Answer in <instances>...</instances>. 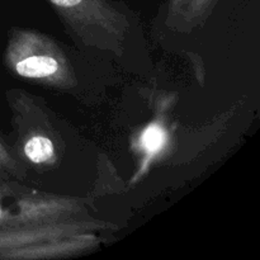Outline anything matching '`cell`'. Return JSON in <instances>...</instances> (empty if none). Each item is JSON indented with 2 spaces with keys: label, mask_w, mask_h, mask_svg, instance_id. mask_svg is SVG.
<instances>
[{
  "label": "cell",
  "mask_w": 260,
  "mask_h": 260,
  "mask_svg": "<svg viewBox=\"0 0 260 260\" xmlns=\"http://www.w3.org/2000/svg\"><path fill=\"white\" fill-rule=\"evenodd\" d=\"M3 61L8 71L22 80L62 91L78 86V76L66 51L55 38L40 30L12 28Z\"/></svg>",
  "instance_id": "obj_1"
},
{
  "label": "cell",
  "mask_w": 260,
  "mask_h": 260,
  "mask_svg": "<svg viewBox=\"0 0 260 260\" xmlns=\"http://www.w3.org/2000/svg\"><path fill=\"white\" fill-rule=\"evenodd\" d=\"M74 42L122 56L131 32L126 5L113 0H48Z\"/></svg>",
  "instance_id": "obj_2"
},
{
  "label": "cell",
  "mask_w": 260,
  "mask_h": 260,
  "mask_svg": "<svg viewBox=\"0 0 260 260\" xmlns=\"http://www.w3.org/2000/svg\"><path fill=\"white\" fill-rule=\"evenodd\" d=\"M7 101L15 134L12 150L17 159L25 169L38 173L57 168L63 157L65 142L47 108L36 96L17 89L7 91Z\"/></svg>",
  "instance_id": "obj_3"
},
{
  "label": "cell",
  "mask_w": 260,
  "mask_h": 260,
  "mask_svg": "<svg viewBox=\"0 0 260 260\" xmlns=\"http://www.w3.org/2000/svg\"><path fill=\"white\" fill-rule=\"evenodd\" d=\"M42 220V201L37 190L19 189L12 183H0V230L37 226Z\"/></svg>",
  "instance_id": "obj_4"
},
{
  "label": "cell",
  "mask_w": 260,
  "mask_h": 260,
  "mask_svg": "<svg viewBox=\"0 0 260 260\" xmlns=\"http://www.w3.org/2000/svg\"><path fill=\"white\" fill-rule=\"evenodd\" d=\"M102 239L94 233L75 234L65 238L42 241L35 245L7 251L0 255V260H40L62 259L80 255L101 245Z\"/></svg>",
  "instance_id": "obj_5"
},
{
  "label": "cell",
  "mask_w": 260,
  "mask_h": 260,
  "mask_svg": "<svg viewBox=\"0 0 260 260\" xmlns=\"http://www.w3.org/2000/svg\"><path fill=\"white\" fill-rule=\"evenodd\" d=\"M170 131L168 119L161 108H156V116L149 124L137 132L134 139L132 149L139 159L136 174L132 178V183H136L144 177L152 164L165 156L169 150Z\"/></svg>",
  "instance_id": "obj_6"
},
{
  "label": "cell",
  "mask_w": 260,
  "mask_h": 260,
  "mask_svg": "<svg viewBox=\"0 0 260 260\" xmlns=\"http://www.w3.org/2000/svg\"><path fill=\"white\" fill-rule=\"evenodd\" d=\"M218 0H167V25L180 33L202 27Z\"/></svg>",
  "instance_id": "obj_7"
},
{
  "label": "cell",
  "mask_w": 260,
  "mask_h": 260,
  "mask_svg": "<svg viewBox=\"0 0 260 260\" xmlns=\"http://www.w3.org/2000/svg\"><path fill=\"white\" fill-rule=\"evenodd\" d=\"M25 177V167L17 159L12 146H9L0 136V178L7 180H23Z\"/></svg>",
  "instance_id": "obj_8"
}]
</instances>
